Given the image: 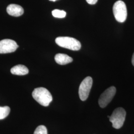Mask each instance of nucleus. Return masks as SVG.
I'll use <instances>...</instances> for the list:
<instances>
[{"label": "nucleus", "mask_w": 134, "mask_h": 134, "mask_svg": "<svg viewBox=\"0 0 134 134\" xmlns=\"http://www.w3.org/2000/svg\"><path fill=\"white\" fill-rule=\"evenodd\" d=\"M32 97L40 105L46 107L53 100L52 96L48 90L44 87L35 88L32 93Z\"/></svg>", "instance_id": "f257e3e1"}, {"label": "nucleus", "mask_w": 134, "mask_h": 134, "mask_svg": "<svg viewBox=\"0 0 134 134\" xmlns=\"http://www.w3.org/2000/svg\"><path fill=\"white\" fill-rule=\"evenodd\" d=\"M56 43L59 46L73 51L79 50L81 48V44L76 39L67 37H58L55 39Z\"/></svg>", "instance_id": "f03ea898"}, {"label": "nucleus", "mask_w": 134, "mask_h": 134, "mask_svg": "<svg viewBox=\"0 0 134 134\" xmlns=\"http://www.w3.org/2000/svg\"><path fill=\"white\" fill-rule=\"evenodd\" d=\"M126 115L125 110L122 107H118L114 110L109 117V121L112 123V126L114 128L119 129L123 126Z\"/></svg>", "instance_id": "7ed1b4c3"}, {"label": "nucleus", "mask_w": 134, "mask_h": 134, "mask_svg": "<svg viewBox=\"0 0 134 134\" xmlns=\"http://www.w3.org/2000/svg\"><path fill=\"white\" fill-rule=\"evenodd\" d=\"M113 12L115 19L119 23H124L127 17V10L124 2L118 1L113 7Z\"/></svg>", "instance_id": "20e7f679"}, {"label": "nucleus", "mask_w": 134, "mask_h": 134, "mask_svg": "<svg viewBox=\"0 0 134 134\" xmlns=\"http://www.w3.org/2000/svg\"><path fill=\"white\" fill-rule=\"evenodd\" d=\"M92 79L87 77L82 81L79 87V94L82 101L86 100L88 98L92 86Z\"/></svg>", "instance_id": "39448f33"}, {"label": "nucleus", "mask_w": 134, "mask_h": 134, "mask_svg": "<svg viewBox=\"0 0 134 134\" xmlns=\"http://www.w3.org/2000/svg\"><path fill=\"white\" fill-rule=\"evenodd\" d=\"M116 92L115 87L110 86L106 89L100 96L98 99L99 105L101 108H105L113 99Z\"/></svg>", "instance_id": "423d86ee"}, {"label": "nucleus", "mask_w": 134, "mask_h": 134, "mask_svg": "<svg viewBox=\"0 0 134 134\" xmlns=\"http://www.w3.org/2000/svg\"><path fill=\"white\" fill-rule=\"evenodd\" d=\"M18 47L19 45L13 40L5 39L0 41V54L14 52Z\"/></svg>", "instance_id": "0eeeda50"}, {"label": "nucleus", "mask_w": 134, "mask_h": 134, "mask_svg": "<svg viewBox=\"0 0 134 134\" xmlns=\"http://www.w3.org/2000/svg\"><path fill=\"white\" fill-rule=\"evenodd\" d=\"M7 12L10 15L18 17L24 14V9L19 5L10 4L7 8Z\"/></svg>", "instance_id": "6e6552de"}, {"label": "nucleus", "mask_w": 134, "mask_h": 134, "mask_svg": "<svg viewBox=\"0 0 134 134\" xmlns=\"http://www.w3.org/2000/svg\"><path fill=\"white\" fill-rule=\"evenodd\" d=\"M56 62L61 65H65L72 62V58L65 54L58 53L55 56Z\"/></svg>", "instance_id": "1a4fd4ad"}, {"label": "nucleus", "mask_w": 134, "mask_h": 134, "mask_svg": "<svg viewBox=\"0 0 134 134\" xmlns=\"http://www.w3.org/2000/svg\"><path fill=\"white\" fill-rule=\"evenodd\" d=\"M12 74L18 76H24L28 74L29 71L27 68L24 65H18L13 67L10 69Z\"/></svg>", "instance_id": "9d476101"}, {"label": "nucleus", "mask_w": 134, "mask_h": 134, "mask_svg": "<svg viewBox=\"0 0 134 134\" xmlns=\"http://www.w3.org/2000/svg\"><path fill=\"white\" fill-rule=\"evenodd\" d=\"M10 109L9 106H0V120H2L6 118L10 113Z\"/></svg>", "instance_id": "9b49d317"}, {"label": "nucleus", "mask_w": 134, "mask_h": 134, "mask_svg": "<svg viewBox=\"0 0 134 134\" xmlns=\"http://www.w3.org/2000/svg\"><path fill=\"white\" fill-rule=\"evenodd\" d=\"M52 14L54 17L56 18H60V19L65 18L66 15V12L62 10H57V9L53 10L52 12Z\"/></svg>", "instance_id": "f8f14e48"}, {"label": "nucleus", "mask_w": 134, "mask_h": 134, "mask_svg": "<svg viewBox=\"0 0 134 134\" xmlns=\"http://www.w3.org/2000/svg\"><path fill=\"white\" fill-rule=\"evenodd\" d=\"M34 134H48L47 129L45 126H39L35 130Z\"/></svg>", "instance_id": "ddd939ff"}, {"label": "nucleus", "mask_w": 134, "mask_h": 134, "mask_svg": "<svg viewBox=\"0 0 134 134\" xmlns=\"http://www.w3.org/2000/svg\"><path fill=\"white\" fill-rule=\"evenodd\" d=\"M86 2L90 5H94L97 2L98 0H86Z\"/></svg>", "instance_id": "4468645a"}, {"label": "nucleus", "mask_w": 134, "mask_h": 134, "mask_svg": "<svg viewBox=\"0 0 134 134\" xmlns=\"http://www.w3.org/2000/svg\"><path fill=\"white\" fill-rule=\"evenodd\" d=\"M132 63L133 64V65L134 66V53L133 55V56H132Z\"/></svg>", "instance_id": "2eb2a0df"}, {"label": "nucleus", "mask_w": 134, "mask_h": 134, "mask_svg": "<svg viewBox=\"0 0 134 134\" xmlns=\"http://www.w3.org/2000/svg\"><path fill=\"white\" fill-rule=\"evenodd\" d=\"M49 1H53V2H55V1H57V0H49Z\"/></svg>", "instance_id": "dca6fc26"}]
</instances>
